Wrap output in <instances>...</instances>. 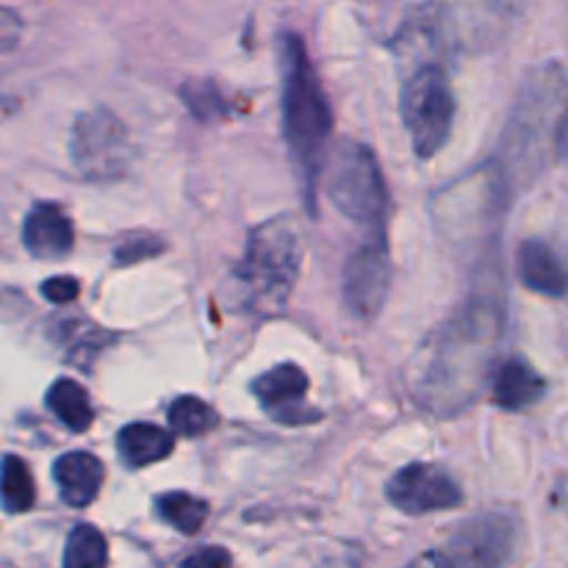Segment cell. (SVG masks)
I'll return each instance as SVG.
<instances>
[{"label": "cell", "mask_w": 568, "mask_h": 568, "mask_svg": "<svg viewBox=\"0 0 568 568\" xmlns=\"http://www.w3.org/2000/svg\"><path fill=\"white\" fill-rule=\"evenodd\" d=\"M503 320L486 303H471L438 327L414 361V397L436 416H453L477 399L497 353Z\"/></svg>", "instance_id": "1"}, {"label": "cell", "mask_w": 568, "mask_h": 568, "mask_svg": "<svg viewBox=\"0 0 568 568\" xmlns=\"http://www.w3.org/2000/svg\"><path fill=\"white\" fill-rule=\"evenodd\" d=\"M399 114L414 153L419 159H433L447 144L455 120V94L447 72L436 64L416 70L403 87Z\"/></svg>", "instance_id": "5"}, {"label": "cell", "mask_w": 568, "mask_h": 568, "mask_svg": "<svg viewBox=\"0 0 568 568\" xmlns=\"http://www.w3.org/2000/svg\"><path fill=\"white\" fill-rule=\"evenodd\" d=\"M547 394V383L544 377L532 369V364H527L525 358H510L508 364H503L494 375L491 383V397L499 408L510 410H527L536 403H541V397Z\"/></svg>", "instance_id": "14"}, {"label": "cell", "mask_w": 568, "mask_h": 568, "mask_svg": "<svg viewBox=\"0 0 568 568\" xmlns=\"http://www.w3.org/2000/svg\"><path fill=\"white\" fill-rule=\"evenodd\" d=\"M303 266V239L292 216L281 214L253 227L236 270L242 300L258 316H275L286 308Z\"/></svg>", "instance_id": "3"}, {"label": "cell", "mask_w": 568, "mask_h": 568, "mask_svg": "<svg viewBox=\"0 0 568 568\" xmlns=\"http://www.w3.org/2000/svg\"><path fill=\"white\" fill-rule=\"evenodd\" d=\"M277 59H281L283 133H286V144L292 150L300 178H303L308 205L314 209V194L325 175L327 148H331L333 111L320 75L305 53L303 39L294 33H283Z\"/></svg>", "instance_id": "2"}, {"label": "cell", "mask_w": 568, "mask_h": 568, "mask_svg": "<svg viewBox=\"0 0 568 568\" xmlns=\"http://www.w3.org/2000/svg\"><path fill=\"white\" fill-rule=\"evenodd\" d=\"M0 22H3V26H0V33H3V50L6 53H9L11 48H14V42H17V37H20V20H17V14L11 9H3V17H0Z\"/></svg>", "instance_id": "24"}, {"label": "cell", "mask_w": 568, "mask_h": 568, "mask_svg": "<svg viewBox=\"0 0 568 568\" xmlns=\"http://www.w3.org/2000/svg\"><path fill=\"white\" fill-rule=\"evenodd\" d=\"M155 514L166 525L175 527L178 532H183V536H197L205 521H209V503L200 497H192V494L170 491L155 499Z\"/></svg>", "instance_id": "17"}, {"label": "cell", "mask_w": 568, "mask_h": 568, "mask_svg": "<svg viewBox=\"0 0 568 568\" xmlns=\"http://www.w3.org/2000/svg\"><path fill=\"white\" fill-rule=\"evenodd\" d=\"M105 469L98 455L92 453H67L53 464V483L59 488L61 503L70 508H87L98 499L103 488Z\"/></svg>", "instance_id": "12"}, {"label": "cell", "mask_w": 568, "mask_h": 568, "mask_svg": "<svg viewBox=\"0 0 568 568\" xmlns=\"http://www.w3.org/2000/svg\"><path fill=\"white\" fill-rule=\"evenodd\" d=\"M44 405H48L50 414L61 422L64 427H70L72 433H87L94 422L92 403H89L87 388L78 381L70 377H61L44 394Z\"/></svg>", "instance_id": "16"}, {"label": "cell", "mask_w": 568, "mask_h": 568, "mask_svg": "<svg viewBox=\"0 0 568 568\" xmlns=\"http://www.w3.org/2000/svg\"><path fill=\"white\" fill-rule=\"evenodd\" d=\"M170 427L183 438H197L205 436V433L214 430L220 425V416L214 414L209 403H203L200 397H178L175 403L170 405Z\"/></svg>", "instance_id": "19"}, {"label": "cell", "mask_w": 568, "mask_h": 568, "mask_svg": "<svg viewBox=\"0 0 568 568\" xmlns=\"http://www.w3.org/2000/svg\"><path fill=\"white\" fill-rule=\"evenodd\" d=\"M70 159L89 181H111L131 166L133 144L125 122L109 109L81 114L70 133Z\"/></svg>", "instance_id": "6"}, {"label": "cell", "mask_w": 568, "mask_h": 568, "mask_svg": "<svg viewBox=\"0 0 568 568\" xmlns=\"http://www.w3.org/2000/svg\"><path fill=\"white\" fill-rule=\"evenodd\" d=\"M325 192L344 220L372 233H383L388 214V186L375 153L366 144L344 139L325 164Z\"/></svg>", "instance_id": "4"}, {"label": "cell", "mask_w": 568, "mask_h": 568, "mask_svg": "<svg viewBox=\"0 0 568 568\" xmlns=\"http://www.w3.org/2000/svg\"><path fill=\"white\" fill-rule=\"evenodd\" d=\"M231 564H233V558L222 547H205L183 560V566H200V568H222V566H231Z\"/></svg>", "instance_id": "23"}, {"label": "cell", "mask_w": 568, "mask_h": 568, "mask_svg": "<svg viewBox=\"0 0 568 568\" xmlns=\"http://www.w3.org/2000/svg\"><path fill=\"white\" fill-rule=\"evenodd\" d=\"M308 386V375L297 364H277L275 369L255 377L250 392L272 419L283 422V425H308V422L320 419V410L305 405Z\"/></svg>", "instance_id": "10"}, {"label": "cell", "mask_w": 568, "mask_h": 568, "mask_svg": "<svg viewBox=\"0 0 568 568\" xmlns=\"http://www.w3.org/2000/svg\"><path fill=\"white\" fill-rule=\"evenodd\" d=\"M388 503L408 516L453 510L464 503V491L444 469L430 464H410L394 471L386 486Z\"/></svg>", "instance_id": "9"}, {"label": "cell", "mask_w": 568, "mask_h": 568, "mask_svg": "<svg viewBox=\"0 0 568 568\" xmlns=\"http://www.w3.org/2000/svg\"><path fill=\"white\" fill-rule=\"evenodd\" d=\"M164 250V242L153 233H128L114 250V264L116 266H131L139 264V261L155 258V255Z\"/></svg>", "instance_id": "21"}, {"label": "cell", "mask_w": 568, "mask_h": 568, "mask_svg": "<svg viewBox=\"0 0 568 568\" xmlns=\"http://www.w3.org/2000/svg\"><path fill=\"white\" fill-rule=\"evenodd\" d=\"M37 503V486L28 464L17 455L3 458V508L6 514H26Z\"/></svg>", "instance_id": "20"}, {"label": "cell", "mask_w": 568, "mask_h": 568, "mask_svg": "<svg viewBox=\"0 0 568 568\" xmlns=\"http://www.w3.org/2000/svg\"><path fill=\"white\" fill-rule=\"evenodd\" d=\"M519 277L530 292L560 300L568 294V270L549 244L527 239L519 247Z\"/></svg>", "instance_id": "13"}, {"label": "cell", "mask_w": 568, "mask_h": 568, "mask_svg": "<svg viewBox=\"0 0 568 568\" xmlns=\"http://www.w3.org/2000/svg\"><path fill=\"white\" fill-rule=\"evenodd\" d=\"M521 525L514 514H483L469 519L438 558L444 566H508L519 558Z\"/></svg>", "instance_id": "7"}, {"label": "cell", "mask_w": 568, "mask_h": 568, "mask_svg": "<svg viewBox=\"0 0 568 568\" xmlns=\"http://www.w3.org/2000/svg\"><path fill=\"white\" fill-rule=\"evenodd\" d=\"M78 294H81V283L70 275H55V277H48V281L42 283V297L50 300L53 305L75 303Z\"/></svg>", "instance_id": "22"}, {"label": "cell", "mask_w": 568, "mask_h": 568, "mask_svg": "<svg viewBox=\"0 0 568 568\" xmlns=\"http://www.w3.org/2000/svg\"><path fill=\"white\" fill-rule=\"evenodd\" d=\"M22 244L39 261H59L72 253L75 231L70 216L55 203H37L22 222Z\"/></svg>", "instance_id": "11"}, {"label": "cell", "mask_w": 568, "mask_h": 568, "mask_svg": "<svg viewBox=\"0 0 568 568\" xmlns=\"http://www.w3.org/2000/svg\"><path fill=\"white\" fill-rule=\"evenodd\" d=\"M388 288H392V255H388L386 233H369V242L361 244L344 266V308L358 322L377 320L386 305Z\"/></svg>", "instance_id": "8"}, {"label": "cell", "mask_w": 568, "mask_h": 568, "mask_svg": "<svg viewBox=\"0 0 568 568\" xmlns=\"http://www.w3.org/2000/svg\"><path fill=\"white\" fill-rule=\"evenodd\" d=\"M61 564L67 568H100L109 564V544L103 532L92 525L72 527Z\"/></svg>", "instance_id": "18"}, {"label": "cell", "mask_w": 568, "mask_h": 568, "mask_svg": "<svg viewBox=\"0 0 568 568\" xmlns=\"http://www.w3.org/2000/svg\"><path fill=\"white\" fill-rule=\"evenodd\" d=\"M175 449V438L161 427L148 425V422H136V425L122 427L116 436V453L125 460L131 469H142V466L159 464L166 455Z\"/></svg>", "instance_id": "15"}]
</instances>
